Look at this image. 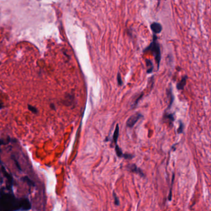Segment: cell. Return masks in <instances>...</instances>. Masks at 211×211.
Here are the masks:
<instances>
[{
    "label": "cell",
    "mask_w": 211,
    "mask_h": 211,
    "mask_svg": "<svg viewBox=\"0 0 211 211\" xmlns=\"http://www.w3.org/2000/svg\"><path fill=\"white\" fill-rule=\"evenodd\" d=\"M31 203L27 198H17L13 193L0 189V211H27L31 209Z\"/></svg>",
    "instance_id": "6da1fadb"
},
{
    "label": "cell",
    "mask_w": 211,
    "mask_h": 211,
    "mask_svg": "<svg viewBox=\"0 0 211 211\" xmlns=\"http://www.w3.org/2000/svg\"><path fill=\"white\" fill-rule=\"evenodd\" d=\"M147 51H150L152 53L154 57L155 58V60H156L158 68H159V66H160V63L161 61V50L160 45L157 41V37L156 35L153 34L152 37V41L150 43V44L146 47L144 50V52Z\"/></svg>",
    "instance_id": "7a4b0ae2"
},
{
    "label": "cell",
    "mask_w": 211,
    "mask_h": 211,
    "mask_svg": "<svg viewBox=\"0 0 211 211\" xmlns=\"http://www.w3.org/2000/svg\"><path fill=\"white\" fill-rule=\"evenodd\" d=\"M142 117V115L139 113H136L131 115L126 121V126L128 128H133L135 124L139 120V119L141 118Z\"/></svg>",
    "instance_id": "3957f363"
},
{
    "label": "cell",
    "mask_w": 211,
    "mask_h": 211,
    "mask_svg": "<svg viewBox=\"0 0 211 211\" xmlns=\"http://www.w3.org/2000/svg\"><path fill=\"white\" fill-rule=\"evenodd\" d=\"M1 171L4 174V176H5L7 179V186H6L7 188L9 190L12 191V188H13V182H14L13 177L11 176V174L7 172V171L6 170V169H5V167H4L3 165H1Z\"/></svg>",
    "instance_id": "277c9868"
},
{
    "label": "cell",
    "mask_w": 211,
    "mask_h": 211,
    "mask_svg": "<svg viewBox=\"0 0 211 211\" xmlns=\"http://www.w3.org/2000/svg\"><path fill=\"white\" fill-rule=\"evenodd\" d=\"M150 29L153 32L154 34L156 35L158 34H160L162 30V26L158 22H153L150 24Z\"/></svg>",
    "instance_id": "5b68a950"
},
{
    "label": "cell",
    "mask_w": 211,
    "mask_h": 211,
    "mask_svg": "<svg viewBox=\"0 0 211 211\" xmlns=\"http://www.w3.org/2000/svg\"><path fill=\"white\" fill-rule=\"evenodd\" d=\"M115 151H116V154L118 157H123L126 159H131L133 156L131 154H124L123 153L121 149L119 148V147L118 145L115 146Z\"/></svg>",
    "instance_id": "8992f818"
},
{
    "label": "cell",
    "mask_w": 211,
    "mask_h": 211,
    "mask_svg": "<svg viewBox=\"0 0 211 211\" xmlns=\"http://www.w3.org/2000/svg\"><path fill=\"white\" fill-rule=\"evenodd\" d=\"M128 168L131 171V172H132L135 173H137L138 175H140L141 177L144 176V175L143 174L142 170L140 169H139L136 165H134V164L128 165Z\"/></svg>",
    "instance_id": "52a82bcc"
},
{
    "label": "cell",
    "mask_w": 211,
    "mask_h": 211,
    "mask_svg": "<svg viewBox=\"0 0 211 211\" xmlns=\"http://www.w3.org/2000/svg\"><path fill=\"white\" fill-rule=\"evenodd\" d=\"M187 79H188V76H185L184 77L182 78L181 81L179 82L177 85V88L178 90H183L184 89V87H185L186 84Z\"/></svg>",
    "instance_id": "ba28073f"
},
{
    "label": "cell",
    "mask_w": 211,
    "mask_h": 211,
    "mask_svg": "<svg viewBox=\"0 0 211 211\" xmlns=\"http://www.w3.org/2000/svg\"><path fill=\"white\" fill-rule=\"evenodd\" d=\"M146 63L147 67V74L152 73L154 71V65L152 63V61L149 59H146Z\"/></svg>",
    "instance_id": "9c48e42d"
},
{
    "label": "cell",
    "mask_w": 211,
    "mask_h": 211,
    "mask_svg": "<svg viewBox=\"0 0 211 211\" xmlns=\"http://www.w3.org/2000/svg\"><path fill=\"white\" fill-rule=\"evenodd\" d=\"M164 119H165L167 121H169L170 124L172 123L174 121L175 118H174V115L173 113H165Z\"/></svg>",
    "instance_id": "30bf717a"
},
{
    "label": "cell",
    "mask_w": 211,
    "mask_h": 211,
    "mask_svg": "<svg viewBox=\"0 0 211 211\" xmlns=\"http://www.w3.org/2000/svg\"><path fill=\"white\" fill-rule=\"evenodd\" d=\"M118 136H119V125L117 124L116 126V128H115V130L114 131V134L113 136V140L115 144H117Z\"/></svg>",
    "instance_id": "8fae6325"
},
{
    "label": "cell",
    "mask_w": 211,
    "mask_h": 211,
    "mask_svg": "<svg viewBox=\"0 0 211 211\" xmlns=\"http://www.w3.org/2000/svg\"><path fill=\"white\" fill-rule=\"evenodd\" d=\"M22 180L26 182L30 186H35V183L32 181L30 178H28L27 177H24V178H22Z\"/></svg>",
    "instance_id": "7c38bea8"
},
{
    "label": "cell",
    "mask_w": 211,
    "mask_h": 211,
    "mask_svg": "<svg viewBox=\"0 0 211 211\" xmlns=\"http://www.w3.org/2000/svg\"><path fill=\"white\" fill-rule=\"evenodd\" d=\"M183 129H184V125L182 121H180V125H179V128L178 129V133L180 134V133H182L183 131Z\"/></svg>",
    "instance_id": "4fadbf2b"
},
{
    "label": "cell",
    "mask_w": 211,
    "mask_h": 211,
    "mask_svg": "<svg viewBox=\"0 0 211 211\" xmlns=\"http://www.w3.org/2000/svg\"><path fill=\"white\" fill-rule=\"evenodd\" d=\"M142 96H143V93H141L140 94V95H139V96L136 98V100H135V102H134L133 104H132V108H134V107H136V105H138V102L141 100V98L142 97Z\"/></svg>",
    "instance_id": "5bb4252c"
},
{
    "label": "cell",
    "mask_w": 211,
    "mask_h": 211,
    "mask_svg": "<svg viewBox=\"0 0 211 211\" xmlns=\"http://www.w3.org/2000/svg\"><path fill=\"white\" fill-rule=\"evenodd\" d=\"M117 82H118V84L119 86H121L123 85V81L121 79V74L119 73H118V76H117Z\"/></svg>",
    "instance_id": "9a60e30c"
},
{
    "label": "cell",
    "mask_w": 211,
    "mask_h": 211,
    "mask_svg": "<svg viewBox=\"0 0 211 211\" xmlns=\"http://www.w3.org/2000/svg\"><path fill=\"white\" fill-rule=\"evenodd\" d=\"M113 197H114V200H115V204H116L117 206H119V201L118 200V198L117 197V196L115 194V193H113Z\"/></svg>",
    "instance_id": "2e32d148"
},
{
    "label": "cell",
    "mask_w": 211,
    "mask_h": 211,
    "mask_svg": "<svg viewBox=\"0 0 211 211\" xmlns=\"http://www.w3.org/2000/svg\"><path fill=\"white\" fill-rule=\"evenodd\" d=\"M29 109L30 111H32V112L34 113H37L38 112L37 109L36 108H35V107H32V106H31V105H29Z\"/></svg>",
    "instance_id": "e0dca14e"
},
{
    "label": "cell",
    "mask_w": 211,
    "mask_h": 211,
    "mask_svg": "<svg viewBox=\"0 0 211 211\" xmlns=\"http://www.w3.org/2000/svg\"><path fill=\"white\" fill-rule=\"evenodd\" d=\"M12 158H13V160L14 161L15 164H16V167H17L19 169V170L21 171V167L19 166V163H18V160H16V158H14V157L13 155V156H12Z\"/></svg>",
    "instance_id": "ac0fdd59"
},
{
    "label": "cell",
    "mask_w": 211,
    "mask_h": 211,
    "mask_svg": "<svg viewBox=\"0 0 211 211\" xmlns=\"http://www.w3.org/2000/svg\"><path fill=\"white\" fill-rule=\"evenodd\" d=\"M3 144H5V141H4L3 140V139H0V147H1V145H3ZM0 152H1V150H0ZM0 164H1V165H2L1 162V160H0Z\"/></svg>",
    "instance_id": "d6986e66"
},
{
    "label": "cell",
    "mask_w": 211,
    "mask_h": 211,
    "mask_svg": "<svg viewBox=\"0 0 211 211\" xmlns=\"http://www.w3.org/2000/svg\"><path fill=\"white\" fill-rule=\"evenodd\" d=\"M2 108V105H1V104H0V109H1Z\"/></svg>",
    "instance_id": "ffe728a7"
},
{
    "label": "cell",
    "mask_w": 211,
    "mask_h": 211,
    "mask_svg": "<svg viewBox=\"0 0 211 211\" xmlns=\"http://www.w3.org/2000/svg\"></svg>",
    "instance_id": "44dd1931"
}]
</instances>
